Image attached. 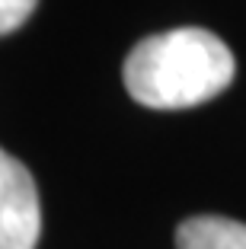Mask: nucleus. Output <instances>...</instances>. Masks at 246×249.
Listing matches in <instances>:
<instances>
[{
  "label": "nucleus",
  "mask_w": 246,
  "mask_h": 249,
  "mask_svg": "<svg viewBox=\"0 0 246 249\" xmlns=\"http://www.w3.org/2000/svg\"><path fill=\"white\" fill-rule=\"evenodd\" d=\"M176 249H246V224L217 214L189 217L176 230Z\"/></svg>",
  "instance_id": "7ed1b4c3"
},
{
  "label": "nucleus",
  "mask_w": 246,
  "mask_h": 249,
  "mask_svg": "<svg viewBox=\"0 0 246 249\" xmlns=\"http://www.w3.org/2000/svg\"><path fill=\"white\" fill-rule=\"evenodd\" d=\"M237 61L214 32L170 29L141 38L125 61V87L147 109H192L230 87Z\"/></svg>",
  "instance_id": "f257e3e1"
},
{
  "label": "nucleus",
  "mask_w": 246,
  "mask_h": 249,
  "mask_svg": "<svg viewBox=\"0 0 246 249\" xmlns=\"http://www.w3.org/2000/svg\"><path fill=\"white\" fill-rule=\"evenodd\" d=\"M38 0H0V36H10L36 13Z\"/></svg>",
  "instance_id": "20e7f679"
},
{
  "label": "nucleus",
  "mask_w": 246,
  "mask_h": 249,
  "mask_svg": "<svg viewBox=\"0 0 246 249\" xmlns=\"http://www.w3.org/2000/svg\"><path fill=\"white\" fill-rule=\"evenodd\" d=\"M42 233L36 179L0 147V249H36Z\"/></svg>",
  "instance_id": "f03ea898"
}]
</instances>
